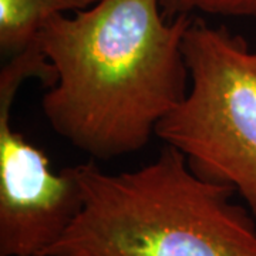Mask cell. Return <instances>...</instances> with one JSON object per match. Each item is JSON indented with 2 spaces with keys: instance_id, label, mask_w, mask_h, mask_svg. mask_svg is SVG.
I'll return each instance as SVG.
<instances>
[{
  "instance_id": "6da1fadb",
  "label": "cell",
  "mask_w": 256,
  "mask_h": 256,
  "mask_svg": "<svg viewBox=\"0 0 256 256\" xmlns=\"http://www.w3.org/2000/svg\"><path fill=\"white\" fill-rule=\"evenodd\" d=\"M191 22L168 20L160 0H100L50 18L37 36L56 72L42 98L48 124L94 160L142 150L188 94L182 43Z\"/></svg>"
},
{
  "instance_id": "7a4b0ae2",
  "label": "cell",
  "mask_w": 256,
  "mask_h": 256,
  "mask_svg": "<svg viewBox=\"0 0 256 256\" xmlns=\"http://www.w3.org/2000/svg\"><path fill=\"white\" fill-rule=\"evenodd\" d=\"M74 170L84 206L46 256H256V220L235 190L198 176L174 146L134 171Z\"/></svg>"
},
{
  "instance_id": "3957f363",
  "label": "cell",
  "mask_w": 256,
  "mask_h": 256,
  "mask_svg": "<svg viewBox=\"0 0 256 256\" xmlns=\"http://www.w3.org/2000/svg\"><path fill=\"white\" fill-rule=\"evenodd\" d=\"M191 84L156 126L204 180L238 192L256 220V50L225 26L192 18L184 36Z\"/></svg>"
},
{
  "instance_id": "277c9868",
  "label": "cell",
  "mask_w": 256,
  "mask_h": 256,
  "mask_svg": "<svg viewBox=\"0 0 256 256\" xmlns=\"http://www.w3.org/2000/svg\"><path fill=\"white\" fill-rule=\"evenodd\" d=\"M28 78L44 87L53 66L34 43L0 70V256H46L84 206L74 166L53 172L46 152L12 126V107Z\"/></svg>"
},
{
  "instance_id": "5b68a950",
  "label": "cell",
  "mask_w": 256,
  "mask_h": 256,
  "mask_svg": "<svg viewBox=\"0 0 256 256\" xmlns=\"http://www.w3.org/2000/svg\"><path fill=\"white\" fill-rule=\"evenodd\" d=\"M100 0H0V53L6 58L23 53L37 40L50 18L82 12Z\"/></svg>"
},
{
  "instance_id": "8992f818",
  "label": "cell",
  "mask_w": 256,
  "mask_h": 256,
  "mask_svg": "<svg viewBox=\"0 0 256 256\" xmlns=\"http://www.w3.org/2000/svg\"><path fill=\"white\" fill-rule=\"evenodd\" d=\"M168 20L194 13L224 18H256V0H160Z\"/></svg>"
}]
</instances>
